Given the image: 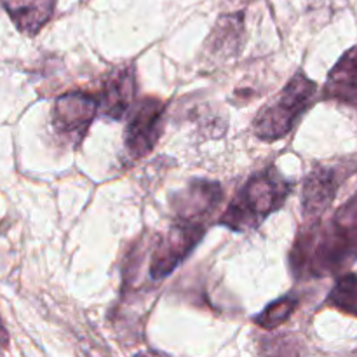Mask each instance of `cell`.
Wrapping results in <instances>:
<instances>
[{
	"label": "cell",
	"mask_w": 357,
	"mask_h": 357,
	"mask_svg": "<svg viewBox=\"0 0 357 357\" xmlns=\"http://www.w3.org/2000/svg\"><path fill=\"white\" fill-rule=\"evenodd\" d=\"M357 261V192L323 222L312 220L300 230L289 265L296 278L344 274Z\"/></svg>",
	"instance_id": "6da1fadb"
},
{
	"label": "cell",
	"mask_w": 357,
	"mask_h": 357,
	"mask_svg": "<svg viewBox=\"0 0 357 357\" xmlns=\"http://www.w3.org/2000/svg\"><path fill=\"white\" fill-rule=\"evenodd\" d=\"M291 188L293 183H289L275 167H267L253 174L243 185L218 223L234 232L257 229L268 215L284 204Z\"/></svg>",
	"instance_id": "7a4b0ae2"
},
{
	"label": "cell",
	"mask_w": 357,
	"mask_h": 357,
	"mask_svg": "<svg viewBox=\"0 0 357 357\" xmlns=\"http://www.w3.org/2000/svg\"><path fill=\"white\" fill-rule=\"evenodd\" d=\"M317 100V84L303 72H296L284 89L255 119V135L264 142H275L289 135L296 122Z\"/></svg>",
	"instance_id": "3957f363"
},
{
	"label": "cell",
	"mask_w": 357,
	"mask_h": 357,
	"mask_svg": "<svg viewBox=\"0 0 357 357\" xmlns=\"http://www.w3.org/2000/svg\"><path fill=\"white\" fill-rule=\"evenodd\" d=\"M204 234V223L178 220L160 241L159 246L153 250L152 261H150V278L159 281L173 274L174 268L201 243Z\"/></svg>",
	"instance_id": "277c9868"
},
{
	"label": "cell",
	"mask_w": 357,
	"mask_h": 357,
	"mask_svg": "<svg viewBox=\"0 0 357 357\" xmlns=\"http://www.w3.org/2000/svg\"><path fill=\"white\" fill-rule=\"evenodd\" d=\"M166 107L157 98H145L132 110L126 129V150L132 159H142L155 146L162 131Z\"/></svg>",
	"instance_id": "5b68a950"
},
{
	"label": "cell",
	"mask_w": 357,
	"mask_h": 357,
	"mask_svg": "<svg viewBox=\"0 0 357 357\" xmlns=\"http://www.w3.org/2000/svg\"><path fill=\"white\" fill-rule=\"evenodd\" d=\"M100 100L87 93H68L56 100L52 107V128L58 135L79 142L96 115Z\"/></svg>",
	"instance_id": "8992f818"
},
{
	"label": "cell",
	"mask_w": 357,
	"mask_h": 357,
	"mask_svg": "<svg viewBox=\"0 0 357 357\" xmlns=\"http://www.w3.org/2000/svg\"><path fill=\"white\" fill-rule=\"evenodd\" d=\"M344 173L340 167L317 166L303 181L302 209L307 220H317L328 211L338 194Z\"/></svg>",
	"instance_id": "52a82bcc"
},
{
	"label": "cell",
	"mask_w": 357,
	"mask_h": 357,
	"mask_svg": "<svg viewBox=\"0 0 357 357\" xmlns=\"http://www.w3.org/2000/svg\"><path fill=\"white\" fill-rule=\"evenodd\" d=\"M223 199L222 185L208 180H192L173 201L178 220L202 223L213 215Z\"/></svg>",
	"instance_id": "ba28073f"
},
{
	"label": "cell",
	"mask_w": 357,
	"mask_h": 357,
	"mask_svg": "<svg viewBox=\"0 0 357 357\" xmlns=\"http://www.w3.org/2000/svg\"><path fill=\"white\" fill-rule=\"evenodd\" d=\"M136 96V79L132 66H121L115 68L103 82L100 107L105 115L114 121H121L128 115L135 103Z\"/></svg>",
	"instance_id": "9c48e42d"
},
{
	"label": "cell",
	"mask_w": 357,
	"mask_h": 357,
	"mask_svg": "<svg viewBox=\"0 0 357 357\" xmlns=\"http://www.w3.org/2000/svg\"><path fill=\"white\" fill-rule=\"evenodd\" d=\"M324 100H333L357 112V45L349 49L328 75Z\"/></svg>",
	"instance_id": "30bf717a"
},
{
	"label": "cell",
	"mask_w": 357,
	"mask_h": 357,
	"mask_svg": "<svg viewBox=\"0 0 357 357\" xmlns=\"http://www.w3.org/2000/svg\"><path fill=\"white\" fill-rule=\"evenodd\" d=\"M54 3L56 0H2L17 30L28 37H35L51 20Z\"/></svg>",
	"instance_id": "8fae6325"
},
{
	"label": "cell",
	"mask_w": 357,
	"mask_h": 357,
	"mask_svg": "<svg viewBox=\"0 0 357 357\" xmlns=\"http://www.w3.org/2000/svg\"><path fill=\"white\" fill-rule=\"evenodd\" d=\"M328 305L335 307L340 312L357 317V274L347 272L337 279L326 298Z\"/></svg>",
	"instance_id": "7c38bea8"
},
{
	"label": "cell",
	"mask_w": 357,
	"mask_h": 357,
	"mask_svg": "<svg viewBox=\"0 0 357 357\" xmlns=\"http://www.w3.org/2000/svg\"><path fill=\"white\" fill-rule=\"evenodd\" d=\"M296 305H298V298L296 296H282V298L275 300L271 305L265 307L255 317V323L264 328V330H274V328L281 326L284 321L289 319V316L295 312Z\"/></svg>",
	"instance_id": "4fadbf2b"
},
{
	"label": "cell",
	"mask_w": 357,
	"mask_h": 357,
	"mask_svg": "<svg viewBox=\"0 0 357 357\" xmlns=\"http://www.w3.org/2000/svg\"><path fill=\"white\" fill-rule=\"evenodd\" d=\"M0 333H3V331H2V324H0Z\"/></svg>",
	"instance_id": "5bb4252c"
}]
</instances>
